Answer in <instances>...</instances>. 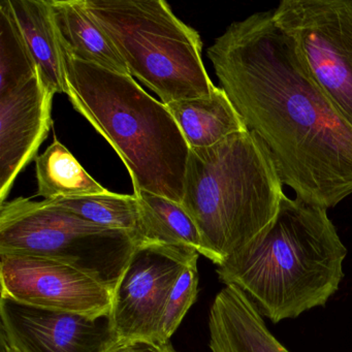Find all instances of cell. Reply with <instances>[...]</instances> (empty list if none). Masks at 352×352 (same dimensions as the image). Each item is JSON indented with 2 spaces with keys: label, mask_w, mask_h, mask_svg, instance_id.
Returning <instances> with one entry per match:
<instances>
[{
  "label": "cell",
  "mask_w": 352,
  "mask_h": 352,
  "mask_svg": "<svg viewBox=\"0 0 352 352\" xmlns=\"http://www.w3.org/2000/svg\"><path fill=\"white\" fill-rule=\"evenodd\" d=\"M208 57L298 199L327 210L352 195V126L309 75L273 12L230 24Z\"/></svg>",
  "instance_id": "1"
},
{
  "label": "cell",
  "mask_w": 352,
  "mask_h": 352,
  "mask_svg": "<svg viewBox=\"0 0 352 352\" xmlns=\"http://www.w3.org/2000/svg\"><path fill=\"white\" fill-rule=\"evenodd\" d=\"M346 254L327 209L285 195L271 226L216 272L277 323L324 306L343 278Z\"/></svg>",
  "instance_id": "2"
},
{
  "label": "cell",
  "mask_w": 352,
  "mask_h": 352,
  "mask_svg": "<svg viewBox=\"0 0 352 352\" xmlns=\"http://www.w3.org/2000/svg\"><path fill=\"white\" fill-rule=\"evenodd\" d=\"M63 51L69 102L117 152L133 190L181 204L190 148L166 104L131 76Z\"/></svg>",
  "instance_id": "3"
},
{
  "label": "cell",
  "mask_w": 352,
  "mask_h": 352,
  "mask_svg": "<svg viewBox=\"0 0 352 352\" xmlns=\"http://www.w3.org/2000/svg\"><path fill=\"white\" fill-rule=\"evenodd\" d=\"M283 185L269 150L249 129L190 149L181 205L205 257L218 267L259 238L277 217Z\"/></svg>",
  "instance_id": "4"
},
{
  "label": "cell",
  "mask_w": 352,
  "mask_h": 352,
  "mask_svg": "<svg viewBox=\"0 0 352 352\" xmlns=\"http://www.w3.org/2000/svg\"><path fill=\"white\" fill-rule=\"evenodd\" d=\"M129 69L162 104L210 96L214 85L203 63L197 30L164 0H84Z\"/></svg>",
  "instance_id": "5"
},
{
  "label": "cell",
  "mask_w": 352,
  "mask_h": 352,
  "mask_svg": "<svg viewBox=\"0 0 352 352\" xmlns=\"http://www.w3.org/2000/svg\"><path fill=\"white\" fill-rule=\"evenodd\" d=\"M137 247L129 232L92 223L51 201L18 197L0 204V253L60 261L113 296Z\"/></svg>",
  "instance_id": "6"
},
{
  "label": "cell",
  "mask_w": 352,
  "mask_h": 352,
  "mask_svg": "<svg viewBox=\"0 0 352 352\" xmlns=\"http://www.w3.org/2000/svg\"><path fill=\"white\" fill-rule=\"evenodd\" d=\"M273 19L352 126V0H283Z\"/></svg>",
  "instance_id": "7"
},
{
  "label": "cell",
  "mask_w": 352,
  "mask_h": 352,
  "mask_svg": "<svg viewBox=\"0 0 352 352\" xmlns=\"http://www.w3.org/2000/svg\"><path fill=\"white\" fill-rule=\"evenodd\" d=\"M199 255L184 247L135 248L113 296L110 318L119 341L160 339V321L170 292L187 265Z\"/></svg>",
  "instance_id": "8"
},
{
  "label": "cell",
  "mask_w": 352,
  "mask_h": 352,
  "mask_svg": "<svg viewBox=\"0 0 352 352\" xmlns=\"http://www.w3.org/2000/svg\"><path fill=\"white\" fill-rule=\"evenodd\" d=\"M0 282L1 296L30 306L92 318L112 312L113 294L106 286L54 259L0 253Z\"/></svg>",
  "instance_id": "9"
},
{
  "label": "cell",
  "mask_w": 352,
  "mask_h": 352,
  "mask_svg": "<svg viewBox=\"0 0 352 352\" xmlns=\"http://www.w3.org/2000/svg\"><path fill=\"white\" fill-rule=\"evenodd\" d=\"M0 333L19 352H107L119 341L110 316L77 313L0 300Z\"/></svg>",
  "instance_id": "10"
},
{
  "label": "cell",
  "mask_w": 352,
  "mask_h": 352,
  "mask_svg": "<svg viewBox=\"0 0 352 352\" xmlns=\"http://www.w3.org/2000/svg\"><path fill=\"white\" fill-rule=\"evenodd\" d=\"M54 96L38 73L25 85L0 96V204L48 137Z\"/></svg>",
  "instance_id": "11"
},
{
  "label": "cell",
  "mask_w": 352,
  "mask_h": 352,
  "mask_svg": "<svg viewBox=\"0 0 352 352\" xmlns=\"http://www.w3.org/2000/svg\"><path fill=\"white\" fill-rule=\"evenodd\" d=\"M212 352H289L270 333L255 302L236 285L216 296L209 315Z\"/></svg>",
  "instance_id": "12"
},
{
  "label": "cell",
  "mask_w": 352,
  "mask_h": 352,
  "mask_svg": "<svg viewBox=\"0 0 352 352\" xmlns=\"http://www.w3.org/2000/svg\"><path fill=\"white\" fill-rule=\"evenodd\" d=\"M50 3L61 47L67 54L131 76L108 34L88 13L84 0H50Z\"/></svg>",
  "instance_id": "13"
},
{
  "label": "cell",
  "mask_w": 352,
  "mask_h": 352,
  "mask_svg": "<svg viewBox=\"0 0 352 352\" xmlns=\"http://www.w3.org/2000/svg\"><path fill=\"white\" fill-rule=\"evenodd\" d=\"M10 1L43 83L54 94H67L65 58L50 0Z\"/></svg>",
  "instance_id": "14"
},
{
  "label": "cell",
  "mask_w": 352,
  "mask_h": 352,
  "mask_svg": "<svg viewBox=\"0 0 352 352\" xmlns=\"http://www.w3.org/2000/svg\"><path fill=\"white\" fill-rule=\"evenodd\" d=\"M166 107L190 149L212 147L248 129L221 87L210 96L176 100Z\"/></svg>",
  "instance_id": "15"
},
{
  "label": "cell",
  "mask_w": 352,
  "mask_h": 352,
  "mask_svg": "<svg viewBox=\"0 0 352 352\" xmlns=\"http://www.w3.org/2000/svg\"><path fill=\"white\" fill-rule=\"evenodd\" d=\"M141 214L142 245L184 247L205 256L201 234L182 205L145 190H133Z\"/></svg>",
  "instance_id": "16"
},
{
  "label": "cell",
  "mask_w": 352,
  "mask_h": 352,
  "mask_svg": "<svg viewBox=\"0 0 352 352\" xmlns=\"http://www.w3.org/2000/svg\"><path fill=\"white\" fill-rule=\"evenodd\" d=\"M36 195L44 197L45 201L100 195L107 191L56 139L42 155L36 156Z\"/></svg>",
  "instance_id": "17"
},
{
  "label": "cell",
  "mask_w": 352,
  "mask_h": 352,
  "mask_svg": "<svg viewBox=\"0 0 352 352\" xmlns=\"http://www.w3.org/2000/svg\"><path fill=\"white\" fill-rule=\"evenodd\" d=\"M53 203L79 217L112 230H124L141 242V214L135 195L107 190L100 195L53 199Z\"/></svg>",
  "instance_id": "18"
},
{
  "label": "cell",
  "mask_w": 352,
  "mask_h": 352,
  "mask_svg": "<svg viewBox=\"0 0 352 352\" xmlns=\"http://www.w3.org/2000/svg\"><path fill=\"white\" fill-rule=\"evenodd\" d=\"M38 75L10 0L0 3V96L25 85Z\"/></svg>",
  "instance_id": "19"
},
{
  "label": "cell",
  "mask_w": 352,
  "mask_h": 352,
  "mask_svg": "<svg viewBox=\"0 0 352 352\" xmlns=\"http://www.w3.org/2000/svg\"><path fill=\"white\" fill-rule=\"evenodd\" d=\"M199 257H195L187 265L170 292L158 331V338L162 341H170V338L180 327L185 315L197 300L199 290Z\"/></svg>",
  "instance_id": "20"
},
{
  "label": "cell",
  "mask_w": 352,
  "mask_h": 352,
  "mask_svg": "<svg viewBox=\"0 0 352 352\" xmlns=\"http://www.w3.org/2000/svg\"><path fill=\"white\" fill-rule=\"evenodd\" d=\"M107 352H178L170 341L150 338L118 341Z\"/></svg>",
  "instance_id": "21"
},
{
  "label": "cell",
  "mask_w": 352,
  "mask_h": 352,
  "mask_svg": "<svg viewBox=\"0 0 352 352\" xmlns=\"http://www.w3.org/2000/svg\"><path fill=\"white\" fill-rule=\"evenodd\" d=\"M0 352H19L6 339L5 336L0 333Z\"/></svg>",
  "instance_id": "22"
}]
</instances>
